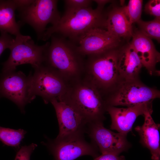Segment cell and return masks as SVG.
Wrapping results in <instances>:
<instances>
[{
	"instance_id": "6da1fadb",
	"label": "cell",
	"mask_w": 160,
	"mask_h": 160,
	"mask_svg": "<svg viewBox=\"0 0 160 160\" xmlns=\"http://www.w3.org/2000/svg\"><path fill=\"white\" fill-rule=\"evenodd\" d=\"M106 18V12L97 8L65 9L56 25L46 28L41 39L46 41L56 34L78 43L80 38L92 29H105Z\"/></svg>"
},
{
	"instance_id": "7a4b0ae2",
	"label": "cell",
	"mask_w": 160,
	"mask_h": 160,
	"mask_svg": "<svg viewBox=\"0 0 160 160\" xmlns=\"http://www.w3.org/2000/svg\"><path fill=\"white\" fill-rule=\"evenodd\" d=\"M73 82L60 101L72 107L88 123L103 122L107 105L101 94L86 78Z\"/></svg>"
},
{
	"instance_id": "3957f363",
	"label": "cell",
	"mask_w": 160,
	"mask_h": 160,
	"mask_svg": "<svg viewBox=\"0 0 160 160\" xmlns=\"http://www.w3.org/2000/svg\"><path fill=\"white\" fill-rule=\"evenodd\" d=\"M45 54L47 65L54 69L66 81L79 79L84 70L85 62L76 43L61 36L52 35Z\"/></svg>"
},
{
	"instance_id": "277c9868",
	"label": "cell",
	"mask_w": 160,
	"mask_h": 160,
	"mask_svg": "<svg viewBox=\"0 0 160 160\" xmlns=\"http://www.w3.org/2000/svg\"><path fill=\"white\" fill-rule=\"evenodd\" d=\"M121 47L88 55L85 63L86 78L96 87L105 99L121 79L117 66L118 55Z\"/></svg>"
},
{
	"instance_id": "5b68a950",
	"label": "cell",
	"mask_w": 160,
	"mask_h": 160,
	"mask_svg": "<svg viewBox=\"0 0 160 160\" xmlns=\"http://www.w3.org/2000/svg\"><path fill=\"white\" fill-rule=\"evenodd\" d=\"M160 97V91L143 84L139 78L121 80L105 98L107 105L127 107L151 103Z\"/></svg>"
},
{
	"instance_id": "8992f818",
	"label": "cell",
	"mask_w": 160,
	"mask_h": 160,
	"mask_svg": "<svg viewBox=\"0 0 160 160\" xmlns=\"http://www.w3.org/2000/svg\"><path fill=\"white\" fill-rule=\"evenodd\" d=\"M50 44H36L31 36L20 34L15 36L9 48L8 59L2 63L1 73L15 71L17 66L30 64L34 68L40 66L45 61L46 50Z\"/></svg>"
},
{
	"instance_id": "52a82bcc",
	"label": "cell",
	"mask_w": 160,
	"mask_h": 160,
	"mask_svg": "<svg viewBox=\"0 0 160 160\" xmlns=\"http://www.w3.org/2000/svg\"><path fill=\"white\" fill-rule=\"evenodd\" d=\"M57 0H33L29 4L17 9L23 23L31 25L41 39L49 23L52 26L59 21L61 16L57 8Z\"/></svg>"
},
{
	"instance_id": "ba28073f",
	"label": "cell",
	"mask_w": 160,
	"mask_h": 160,
	"mask_svg": "<svg viewBox=\"0 0 160 160\" xmlns=\"http://www.w3.org/2000/svg\"><path fill=\"white\" fill-rule=\"evenodd\" d=\"M34 68V73L31 75L33 94L41 97L46 104L54 99L60 101L67 92V82L47 65L43 64Z\"/></svg>"
},
{
	"instance_id": "9c48e42d",
	"label": "cell",
	"mask_w": 160,
	"mask_h": 160,
	"mask_svg": "<svg viewBox=\"0 0 160 160\" xmlns=\"http://www.w3.org/2000/svg\"><path fill=\"white\" fill-rule=\"evenodd\" d=\"M84 134H77L62 138L48 139L44 143L55 160H74L84 155L95 158L99 156L98 148L92 142L85 139Z\"/></svg>"
},
{
	"instance_id": "30bf717a",
	"label": "cell",
	"mask_w": 160,
	"mask_h": 160,
	"mask_svg": "<svg viewBox=\"0 0 160 160\" xmlns=\"http://www.w3.org/2000/svg\"><path fill=\"white\" fill-rule=\"evenodd\" d=\"M31 75L26 76L22 72L15 71L0 75V99L11 100L24 113L25 107L34 100L36 96L31 88Z\"/></svg>"
},
{
	"instance_id": "8fae6325",
	"label": "cell",
	"mask_w": 160,
	"mask_h": 160,
	"mask_svg": "<svg viewBox=\"0 0 160 160\" xmlns=\"http://www.w3.org/2000/svg\"><path fill=\"white\" fill-rule=\"evenodd\" d=\"M86 133L102 154L119 155L131 147L127 135L115 133L105 128L102 122L88 123Z\"/></svg>"
},
{
	"instance_id": "7c38bea8",
	"label": "cell",
	"mask_w": 160,
	"mask_h": 160,
	"mask_svg": "<svg viewBox=\"0 0 160 160\" xmlns=\"http://www.w3.org/2000/svg\"><path fill=\"white\" fill-rule=\"evenodd\" d=\"M127 42L105 29L96 28L90 30L80 38L77 49L83 56H88L120 47Z\"/></svg>"
},
{
	"instance_id": "4fadbf2b",
	"label": "cell",
	"mask_w": 160,
	"mask_h": 160,
	"mask_svg": "<svg viewBox=\"0 0 160 160\" xmlns=\"http://www.w3.org/2000/svg\"><path fill=\"white\" fill-rule=\"evenodd\" d=\"M50 102L55 109L59 127V134L56 138L86 133L88 123L73 108L56 99Z\"/></svg>"
},
{
	"instance_id": "5bb4252c",
	"label": "cell",
	"mask_w": 160,
	"mask_h": 160,
	"mask_svg": "<svg viewBox=\"0 0 160 160\" xmlns=\"http://www.w3.org/2000/svg\"><path fill=\"white\" fill-rule=\"evenodd\" d=\"M152 103L140 104L127 108L107 105L106 111L111 119L110 129L127 135L132 130L137 117L143 115L148 110H153Z\"/></svg>"
},
{
	"instance_id": "9a60e30c",
	"label": "cell",
	"mask_w": 160,
	"mask_h": 160,
	"mask_svg": "<svg viewBox=\"0 0 160 160\" xmlns=\"http://www.w3.org/2000/svg\"><path fill=\"white\" fill-rule=\"evenodd\" d=\"M130 43L134 48L145 67L151 75H159L156 69V64L160 60V54L156 49L151 39L138 29L133 30Z\"/></svg>"
},
{
	"instance_id": "2e32d148",
	"label": "cell",
	"mask_w": 160,
	"mask_h": 160,
	"mask_svg": "<svg viewBox=\"0 0 160 160\" xmlns=\"http://www.w3.org/2000/svg\"><path fill=\"white\" fill-rule=\"evenodd\" d=\"M153 110L147 111L144 114V121L141 126L135 129L140 136V142L150 151L153 160L160 159V141L159 124H156L151 116Z\"/></svg>"
},
{
	"instance_id": "e0dca14e",
	"label": "cell",
	"mask_w": 160,
	"mask_h": 160,
	"mask_svg": "<svg viewBox=\"0 0 160 160\" xmlns=\"http://www.w3.org/2000/svg\"><path fill=\"white\" fill-rule=\"evenodd\" d=\"M106 11L105 28L113 35L127 42L132 38L133 29L132 25L127 19L123 9V6L111 5Z\"/></svg>"
},
{
	"instance_id": "ac0fdd59",
	"label": "cell",
	"mask_w": 160,
	"mask_h": 160,
	"mask_svg": "<svg viewBox=\"0 0 160 160\" xmlns=\"http://www.w3.org/2000/svg\"><path fill=\"white\" fill-rule=\"evenodd\" d=\"M117 66L121 78L125 79L139 78V74L143 65L130 41L126 43L120 48Z\"/></svg>"
},
{
	"instance_id": "d6986e66",
	"label": "cell",
	"mask_w": 160,
	"mask_h": 160,
	"mask_svg": "<svg viewBox=\"0 0 160 160\" xmlns=\"http://www.w3.org/2000/svg\"><path fill=\"white\" fill-rule=\"evenodd\" d=\"M17 9L13 0H0V31L15 36L20 33L21 25L20 22H17L15 17V11Z\"/></svg>"
},
{
	"instance_id": "ffe728a7",
	"label": "cell",
	"mask_w": 160,
	"mask_h": 160,
	"mask_svg": "<svg viewBox=\"0 0 160 160\" xmlns=\"http://www.w3.org/2000/svg\"><path fill=\"white\" fill-rule=\"evenodd\" d=\"M26 133L23 129L16 130L0 126V141L5 145L18 149Z\"/></svg>"
},
{
	"instance_id": "44dd1931",
	"label": "cell",
	"mask_w": 160,
	"mask_h": 160,
	"mask_svg": "<svg viewBox=\"0 0 160 160\" xmlns=\"http://www.w3.org/2000/svg\"><path fill=\"white\" fill-rule=\"evenodd\" d=\"M140 32L151 39L159 43L160 40V18H155L153 20L145 21L141 19L136 22Z\"/></svg>"
},
{
	"instance_id": "7402d4cb",
	"label": "cell",
	"mask_w": 160,
	"mask_h": 160,
	"mask_svg": "<svg viewBox=\"0 0 160 160\" xmlns=\"http://www.w3.org/2000/svg\"><path fill=\"white\" fill-rule=\"evenodd\" d=\"M143 3L142 0H130L127 5L123 6L124 13L132 25L140 19Z\"/></svg>"
},
{
	"instance_id": "603a6c76",
	"label": "cell",
	"mask_w": 160,
	"mask_h": 160,
	"mask_svg": "<svg viewBox=\"0 0 160 160\" xmlns=\"http://www.w3.org/2000/svg\"><path fill=\"white\" fill-rule=\"evenodd\" d=\"M66 9H77L91 7L92 0H65L64 1Z\"/></svg>"
},
{
	"instance_id": "cb8c5ba5",
	"label": "cell",
	"mask_w": 160,
	"mask_h": 160,
	"mask_svg": "<svg viewBox=\"0 0 160 160\" xmlns=\"http://www.w3.org/2000/svg\"><path fill=\"white\" fill-rule=\"evenodd\" d=\"M37 146L34 143L22 146L17 152L14 160H30L31 155Z\"/></svg>"
},
{
	"instance_id": "d4e9b609",
	"label": "cell",
	"mask_w": 160,
	"mask_h": 160,
	"mask_svg": "<svg viewBox=\"0 0 160 160\" xmlns=\"http://www.w3.org/2000/svg\"><path fill=\"white\" fill-rule=\"evenodd\" d=\"M144 11L156 18H160V1L149 0L145 5Z\"/></svg>"
},
{
	"instance_id": "484cf974",
	"label": "cell",
	"mask_w": 160,
	"mask_h": 160,
	"mask_svg": "<svg viewBox=\"0 0 160 160\" xmlns=\"http://www.w3.org/2000/svg\"><path fill=\"white\" fill-rule=\"evenodd\" d=\"M0 36V56L7 49H9L14 38L8 33L1 32Z\"/></svg>"
},
{
	"instance_id": "4316f807",
	"label": "cell",
	"mask_w": 160,
	"mask_h": 160,
	"mask_svg": "<svg viewBox=\"0 0 160 160\" xmlns=\"http://www.w3.org/2000/svg\"><path fill=\"white\" fill-rule=\"evenodd\" d=\"M94 160H125V157L111 153L102 154L94 158Z\"/></svg>"
},
{
	"instance_id": "83f0119b",
	"label": "cell",
	"mask_w": 160,
	"mask_h": 160,
	"mask_svg": "<svg viewBox=\"0 0 160 160\" xmlns=\"http://www.w3.org/2000/svg\"><path fill=\"white\" fill-rule=\"evenodd\" d=\"M95 2L97 4V8L103 10L105 5L107 3L112 2V1L108 0H92Z\"/></svg>"
}]
</instances>
